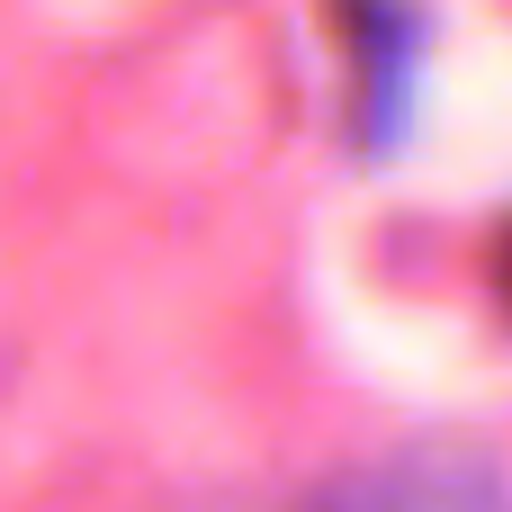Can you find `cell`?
I'll return each instance as SVG.
<instances>
[{"label":"cell","mask_w":512,"mask_h":512,"mask_svg":"<svg viewBox=\"0 0 512 512\" xmlns=\"http://www.w3.org/2000/svg\"><path fill=\"white\" fill-rule=\"evenodd\" d=\"M504 270H512V252H504Z\"/></svg>","instance_id":"obj_2"},{"label":"cell","mask_w":512,"mask_h":512,"mask_svg":"<svg viewBox=\"0 0 512 512\" xmlns=\"http://www.w3.org/2000/svg\"><path fill=\"white\" fill-rule=\"evenodd\" d=\"M306 512H512V486L477 450H405V459L351 468Z\"/></svg>","instance_id":"obj_1"}]
</instances>
